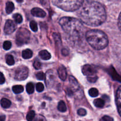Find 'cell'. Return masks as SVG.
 I'll return each mask as SVG.
<instances>
[{
  "label": "cell",
  "mask_w": 121,
  "mask_h": 121,
  "mask_svg": "<svg viewBox=\"0 0 121 121\" xmlns=\"http://www.w3.org/2000/svg\"><path fill=\"white\" fill-rule=\"evenodd\" d=\"M78 16L80 21L90 26H99L106 19V13L104 7L96 1H87L82 4Z\"/></svg>",
  "instance_id": "6da1fadb"
},
{
  "label": "cell",
  "mask_w": 121,
  "mask_h": 121,
  "mask_svg": "<svg viewBox=\"0 0 121 121\" xmlns=\"http://www.w3.org/2000/svg\"><path fill=\"white\" fill-rule=\"evenodd\" d=\"M62 29L73 40H78L83 35L84 30L82 22L72 17H62L59 20Z\"/></svg>",
  "instance_id": "7a4b0ae2"
},
{
  "label": "cell",
  "mask_w": 121,
  "mask_h": 121,
  "mask_svg": "<svg viewBox=\"0 0 121 121\" xmlns=\"http://www.w3.org/2000/svg\"><path fill=\"white\" fill-rule=\"evenodd\" d=\"M86 38L89 45L96 50L103 49L109 43L106 35L102 30L97 29L88 31L86 33Z\"/></svg>",
  "instance_id": "3957f363"
},
{
  "label": "cell",
  "mask_w": 121,
  "mask_h": 121,
  "mask_svg": "<svg viewBox=\"0 0 121 121\" xmlns=\"http://www.w3.org/2000/svg\"><path fill=\"white\" fill-rule=\"evenodd\" d=\"M52 3L66 11H74L80 9L84 3V0H52Z\"/></svg>",
  "instance_id": "277c9868"
},
{
  "label": "cell",
  "mask_w": 121,
  "mask_h": 121,
  "mask_svg": "<svg viewBox=\"0 0 121 121\" xmlns=\"http://www.w3.org/2000/svg\"><path fill=\"white\" fill-rule=\"evenodd\" d=\"M69 87L67 88V92L68 96H74L75 98L81 99L84 96L83 90L77 80L73 76H69Z\"/></svg>",
  "instance_id": "5b68a950"
},
{
  "label": "cell",
  "mask_w": 121,
  "mask_h": 121,
  "mask_svg": "<svg viewBox=\"0 0 121 121\" xmlns=\"http://www.w3.org/2000/svg\"><path fill=\"white\" fill-rule=\"evenodd\" d=\"M30 33L27 29L20 28L16 34V43L18 46L27 43L30 40Z\"/></svg>",
  "instance_id": "8992f818"
},
{
  "label": "cell",
  "mask_w": 121,
  "mask_h": 121,
  "mask_svg": "<svg viewBox=\"0 0 121 121\" xmlns=\"http://www.w3.org/2000/svg\"><path fill=\"white\" fill-rule=\"evenodd\" d=\"M29 75V69L25 66L22 65L18 67L15 72L14 78L18 81L25 80Z\"/></svg>",
  "instance_id": "52a82bcc"
},
{
  "label": "cell",
  "mask_w": 121,
  "mask_h": 121,
  "mask_svg": "<svg viewBox=\"0 0 121 121\" xmlns=\"http://www.w3.org/2000/svg\"><path fill=\"white\" fill-rule=\"evenodd\" d=\"M82 72L84 75H86L87 77L93 76V75H96L97 73V70L95 68V67L91 65H85L82 67Z\"/></svg>",
  "instance_id": "ba28073f"
},
{
  "label": "cell",
  "mask_w": 121,
  "mask_h": 121,
  "mask_svg": "<svg viewBox=\"0 0 121 121\" xmlns=\"http://www.w3.org/2000/svg\"><path fill=\"white\" fill-rule=\"evenodd\" d=\"M16 29V25L13 21L8 20L6 21L4 26V32L7 35H10L15 31Z\"/></svg>",
  "instance_id": "9c48e42d"
},
{
  "label": "cell",
  "mask_w": 121,
  "mask_h": 121,
  "mask_svg": "<svg viewBox=\"0 0 121 121\" xmlns=\"http://www.w3.org/2000/svg\"><path fill=\"white\" fill-rule=\"evenodd\" d=\"M56 79V75L52 70H49L46 74V84L48 87L51 88L54 84Z\"/></svg>",
  "instance_id": "30bf717a"
},
{
  "label": "cell",
  "mask_w": 121,
  "mask_h": 121,
  "mask_svg": "<svg viewBox=\"0 0 121 121\" xmlns=\"http://www.w3.org/2000/svg\"><path fill=\"white\" fill-rule=\"evenodd\" d=\"M116 103L118 112L120 116H121V86L119 87L117 91H116Z\"/></svg>",
  "instance_id": "8fae6325"
},
{
  "label": "cell",
  "mask_w": 121,
  "mask_h": 121,
  "mask_svg": "<svg viewBox=\"0 0 121 121\" xmlns=\"http://www.w3.org/2000/svg\"><path fill=\"white\" fill-rule=\"evenodd\" d=\"M31 13L35 17L43 18L46 16V13L45 11L40 8H34L31 10Z\"/></svg>",
  "instance_id": "7c38bea8"
},
{
  "label": "cell",
  "mask_w": 121,
  "mask_h": 121,
  "mask_svg": "<svg viewBox=\"0 0 121 121\" xmlns=\"http://www.w3.org/2000/svg\"><path fill=\"white\" fill-rule=\"evenodd\" d=\"M58 74L60 78L62 81H65L67 79V73L66 68L64 67L63 65H60L58 68Z\"/></svg>",
  "instance_id": "4fadbf2b"
},
{
  "label": "cell",
  "mask_w": 121,
  "mask_h": 121,
  "mask_svg": "<svg viewBox=\"0 0 121 121\" xmlns=\"http://www.w3.org/2000/svg\"><path fill=\"white\" fill-rule=\"evenodd\" d=\"M39 55L42 59L45 60H49L51 58V55L46 50H43V51H40V52L39 53Z\"/></svg>",
  "instance_id": "5bb4252c"
},
{
  "label": "cell",
  "mask_w": 121,
  "mask_h": 121,
  "mask_svg": "<svg viewBox=\"0 0 121 121\" xmlns=\"http://www.w3.org/2000/svg\"><path fill=\"white\" fill-rule=\"evenodd\" d=\"M0 103H1V105L4 109H7V108H10V106L11 104V102L10 100L7 99L6 98H3L1 100V102H0Z\"/></svg>",
  "instance_id": "9a60e30c"
},
{
  "label": "cell",
  "mask_w": 121,
  "mask_h": 121,
  "mask_svg": "<svg viewBox=\"0 0 121 121\" xmlns=\"http://www.w3.org/2000/svg\"><path fill=\"white\" fill-rule=\"evenodd\" d=\"M33 56V52L32 50L27 49L24 50L22 52V57L24 59H29V58H32Z\"/></svg>",
  "instance_id": "2e32d148"
},
{
  "label": "cell",
  "mask_w": 121,
  "mask_h": 121,
  "mask_svg": "<svg viewBox=\"0 0 121 121\" xmlns=\"http://www.w3.org/2000/svg\"><path fill=\"white\" fill-rule=\"evenodd\" d=\"M14 10V5L13 3L11 1H9L7 3L6 7H5V10L7 14H10Z\"/></svg>",
  "instance_id": "e0dca14e"
},
{
  "label": "cell",
  "mask_w": 121,
  "mask_h": 121,
  "mask_svg": "<svg viewBox=\"0 0 121 121\" xmlns=\"http://www.w3.org/2000/svg\"><path fill=\"white\" fill-rule=\"evenodd\" d=\"M104 100L103 99H97L94 100V104L96 107L99 108H103L104 106Z\"/></svg>",
  "instance_id": "ac0fdd59"
},
{
  "label": "cell",
  "mask_w": 121,
  "mask_h": 121,
  "mask_svg": "<svg viewBox=\"0 0 121 121\" xmlns=\"http://www.w3.org/2000/svg\"><path fill=\"white\" fill-rule=\"evenodd\" d=\"M24 90V88L21 85H16L13 87V91L15 94H20Z\"/></svg>",
  "instance_id": "d6986e66"
},
{
  "label": "cell",
  "mask_w": 121,
  "mask_h": 121,
  "mask_svg": "<svg viewBox=\"0 0 121 121\" xmlns=\"http://www.w3.org/2000/svg\"><path fill=\"white\" fill-rule=\"evenodd\" d=\"M58 109L59 111L61 112H65L67 111V106L64 101H60L58 103Z\"/></svg>",
  "instance_id": "ffe728a7"
},
{
  "label": "cell",
  "mask_w": 121,
  "mask_h": 121,
  "mask_svg": "<svg viewBox=\"0 0 121 121\" xmlns=\"http://www.w3.org/2000/svg\"><path fill=\"white\" fill-rule=\"evenodd\" d=\"M88 94L91 97H96L99 95V91L96 88H91L88 91Z\"/></svg>",
  "instance_id": "44dd1931"
},
{
  "label": "cell",
  "mask_w": 121,
  "mask_h": 121,
  "mask_svg": "<svg viewBox=\"0 0 121 121\" xmlns=\"http://www.w3.org/2000/svg\"><path fill=\"white\" fill-rule=\"evenodd\" d=\"M34 85L32 82H29L26 85V91L29 94H32L34 92Z\"/></svg>",
  "instance_id": "7402d4cb"
},
{
  "label": "cell",
  "mask_w": 121,
  "mask_h": 121,
  "mask_svg": "<svg viewBox=\"0 0 121 121\" xmlns=\"http://www.w3.org/2000/svg\"><path fill=\"white\" fill-rule=\"evenodd\" d=\"M6 62L9 65H13L14 64V59L11 55H8L6 56Z\"/></svg>",
  "instance_id": "603a6c76"
},
{
  "label": "cell",
  "mask_w": 121,
  "mask_h": 121,
  "mask_svg": "<svg viewBox=\"0 0 121 121\" xmlns=\"http://www.w3.org/2000/svg\"><path fill=\"white\" fill-rule=\"evenodd\" d=\"M35 117V112L33 110H30L26 116V119L27 121H33Z\"/></svg>",
  "instance_id": "cb8c5ba5"
},
{
  "label": "cell",
  "mask_w": 121,
  "mask_h": 121,
  "mask_svg": "<svg viewBox=\"0 0 121 121\" xmlns=\"http://www.w3.org/2000/svg\"><path fill=\"white\" fill-rule=\"evenodd\" d=\"M13 18L14 19L15 22L17 23H18V24H20V23H21L23 22L22 16L20 14H14Z\"/></svg>",
  "instance_id": "d4e9b609"
},
{
  "label": "cell",
  "mask_w": 121,
  "mask_h": 121,
  "mask_svg": "<svg viewBox=\"0 0 121 121\" xmlns=\"http://www.w3.org/2000/svg\"><path fill=\"white\" fill-rule=\"evenodd\" d=\"M30 29H32V31L35 32H36L38 30V24L35 21H31L30 23Z\"/></svg>",
  "instance_id": "484cf974"
},
{
  "label": "cell",
  "mask_w": 121,
  "mask_h": 121,
  "mask_svg": "<svg viewBox=\"0 0 121 121\" xmlns=\"http://www.w3.org/2000/svg\"><path fill=\"white\" fill-rule=\"evenodd\" d=\"M11 46H12V44H11V42L10 41H5L3 43V48L5 50H9L11 48Z\"/></svg>",
  "instance_id": "4316f807"
},
{
  "label": "cell",
  "mask_w": 121,
  "mask_h": 121,
  "mask_svg": "<svg viewBox=\"0 0 121 121\" xmlns=\"http://www.w3.org/2000/svg\"><path fill=\"white\" fill-rule=\"evenodd\" d=\"M36 88V90L38 92H42L44 90V86L41 82H38V83H37Z\"/></svg>",
  "instance_id": "83f0119b"
},
{
  "label": "cell",
  "mask_w": 121,
  "mask_h": 121,
  "mask_svg": "<svg viewBox=\"0 0 121 121\" xmlns=\"http://www.w3.org/2000/svg\"><path fill=\"white\" fill-rule=\"evenodd\" d=\"M53 38H54L55 40L56 44L57 45H58V43H59V45L61 44V40H60V36H59V35L57 34V33H54V34H53Z\"/></svg>",
  "instance_id": "f1b7e54d"
},
{
  "label": "cell",
  "mask_w": 121,
  "mask_h": 121,
  "mask_svg": "<svg viewBox=\"0 0 121 121\" xmlns=\"http://www.w3.org/2000/svg\"><path fill=\"white\" fill-rule=\"evenodd\" d=\"M97 75H93V76H89V77H87V80L89 82H95L96 81H97Z\"/></svg>",
  "instance_id": "f546056e"
},
{
  "label": "cell",
  "mask_w": 121,
  "mask_h": 121,
  "mask_svg": "<svg viewBox=\"0 0 121 121\" xmlns=\"http://www.w3.org/2000/svg\"><path fill=\"white\" fill-rule=\"evenodd\" d=\"M77 113L78 115H80V116H85V115L87 114V111H86V109H83V108H80L77 111Z\"/></svg>",
  "instance_id": "4dcf8cb0"
},
{
  "label": "cell",
  "mask_w": 121,
  "mask_h": 121,
  "mask_svg": "<svg viewBox=\"0 0 121 121\" xmlns=\"http://www.w3.org/2000/svg\"><path fill=\"white\" fill-rule=\"evenodd\" d=\"M41 63L39 61V60H35L34 63H33V67L35 69H39L41 68Z\"/></svg>",
  "instance_id": "1f68e13d"
},
{
  "label": "cell",
  "mask_w": 121,
  "mask_h": 121,
  "mask_svg": "<svg viewBox=\"0 0 121 121\" xmlns=\"http://www.w3.org/2000/svg\"><path fill=\"white\" fill-rule=\"evenodd\" d=\"M36 78L39 80H43L45 79V75L42 72H39L36 74Z\"/></svg>",
  "instance_id": "d6a6232c"
},
{
  "label": "cell",
  "mask_w": 121,
  "mask_h": 121,
  "mask_svg": "<svg viewBox=\"0 0 121 121\" xmlns=\"http://www.w3.org/2000/svg\"><path fill=\"white\" fill-rule=\"evenodd\" d=\"M100 121H113V119L112 117L109 116H104L103 117H102Z\"/></svg>",
  "instance_id": "836d02e7"
},
{
  "label": "cell",
  "mask_w": 121,
  "mask_h": 121,
  "mask_svg": "<svg viewBox=\"0 0 121 121\" xmlns=\"http://www.w3.org/2000/svg\"><path fill=\"white\" fill-rule=\"evenodd\" d=\"M4 82H5V77L4 74L0 72V84H3Z\"/></svg>",
  "instance_id": "e575fe53"
},
{
  "label": "cell",
  "mask_w": 121,
  "mask_h": 121,
  "mask_svg": "<svg viewBox=\"0 0 121 121\" xmlns=\"http://www.w3.org/2000/svg\"><path fill=\"white\" fill-rule=\"evenodd\" d=\"M35 121H45V119H44V117H43V116H40V115H39V116H38V117L35 119Z\"/></svg>",
  "instance_id": "d590c367"
},
{
  "label": "cell",
  "mask_w": 121,
  "mask_h": 121,
  "mask_svg": "<svg viewBox=\"0 0 121 121\" xmlns=\"http://www.w3.org/2000/svg\"><path fill=\"white\" fill-rule=\"evenodd\" d=\"M118 27L119 28V30L121 31V13H120L119 16L118 18Z\"/></svg>",
  "instance_id": "8d00e7d4"
},
{
  "label": "cell",
  "mask_w": 121,
  "mask_h": 121,
  "mask_svg": "<svg viewBox=\"0 0 121 121\" xmlns=\"http://www.w3.org/2000/svg\"><path fill=\"white\" fill-rule=\"evenodd\" d=\"M68 53H69V52H68V50H67L66 49H63L62 50V54L63 55L67 56L68 55Z\"/></svg>",
  "instance_id": "74e56055"
},
{
  "label": "cell",
  "mask_w": 121,
  "mask_h": 121,
  "mask_svg": "<svg viewBox=\"0 0 121 121\" xmlns=\"http://www.w3.org/2000/svg\"><path fill=\"white\" fill-rule=\"evenodd\" d=\"M0 121H5V115H1L0 116Z\"/></svg>",
  "instance_id": "f35d334b"
},
{
  "label": "cell",
  "mask_w": 121,
  "mask_h": 121,
  "mask_svg": "<svg viewBox=\"0 0 121 121\" xmlns=\"http://www.w3.org/2000/svg\"><path fill=\"white\" fill-rule=\"evenodd\" d=\"M16 1L18 3H22L23 1V0H16Z\"/></svg>",
  "instance_id": "ab89813d"
},
{
  "label": "cell",
  "mask_w": 121,
  "mask_h": 121,
  "mask_svg": "<svg viewBox=\"0 0 121 121\" xmlns=\"http://www.w3.org/2000/svg\"><path fill=\"white\" fill-rule=\"evenodd\" d=\"M0 3H1V0H0Z\"/></svg>",
  "instance_id": "60d3db41"
}]
</instances>
